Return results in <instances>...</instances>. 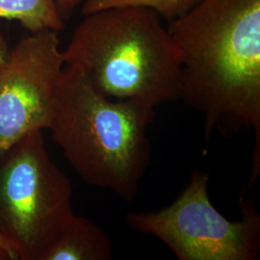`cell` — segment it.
<instances>
[{
    "mask_svg": "<svg viewBox=\"0 0 260 260\" xmlns=\"http://www.w3.org/2000/svg\"><path fill=\"white\" fill-rule=\"evenodd\" d=\"M112 258V242L103 229L92 221L74 214L41 260Z\"/></svg>",
    "mask_w": 260,
    "mask_h": 260,
    "instance_id": "52a82bcc",
    "label": "cell"
},
{
    "mask_svg": "<svg viewBox=\"0 0 260 260\" xmlns=\"http://www.w3.org/2000/svg\"><path fill=\"white\" fill-rule=\"evenodd\" d=\"M0 19L17 20L31 33L65 28L56 0H0Z\"/></svg>",
    "mask_w": 260,
    "mask_h": 260,
    "instance_id": "ba28073f",
    "label": "cell"
},
{
    "mask_svg": "<svg viewBox=\"0 0 260 260\" xmlns=\"http://www.w3.org/2000/svg\"><path fill=\"white\" fill-rule=\"evenodd\" d=\"M58 32L21 38L0 71V159L18 141L48 129L63 66Z\"/></svg>",
    "mask_w": 260,
    "mask_h": 260,
    "instance_id": "8992f818",
    "label": "cell"
},
{
    "mask_svg": "<svg viewBox=\"0 0 260 260\" xmlns=\"http://www.w3.org/2000/svg\"><path fill=\"white\" fill-rule=\"evenodd\" d=\"M10 48L6 39L3 33L0 31V71L6 64L8 56H9Z\"/></svg>",
    "mask_w": 260,
    "mask_h": 260,
    "instance_id": "8fae6325",
    "label": "cell"
},
{
    "mask_svg": "<svg viewBox=\"0 0 260 260\" xmlns=\"http://www.w3.org/2000/svg\"><path fill=\"white\" fill-rule=\"evenodd\" d=\"M200 1L201 0H85L81 12L86 16L114 6L135 5L153 10L160 18L172 21L185 15Z\"/></svg>",
    "mask_w": 260,
    "mask_h": 260,
    "instance_id": "9c48e42d",
    "label": "cell"
},
{
    "mask_svg": "<svg viewBox=\"0 0 260 260\" xmlns=\"http://www.w3.org/2000/svg\"><path fill=\"white\" fill-rule=\"evenodd\" d=\"M209 175L192 173L177 200L159 211L130 212V229L163 242L179 260H255L260 250V216L253 200L240 201L241 220L232 222L208 195Z\"/></svg>",
    "mask_w": 260,
    "mask_h": 260,
    "instance_id": "5b68a950",
    "label": "cell"
},
{
    "mask_svg": "<svg viewBox=\"0 0 260 260\" xmlns=\"http://www.w3.org/2000/svg\"><path fill=\"white\" fill-rule=\"evenodd\" d=\"M181 64L179 100L214 129L233 135L252 129L250 184L260 173V0H201L170 21Z\"/></svg>",
    "mask_w": 260,
    "mask_h": 260,
    "instance_id": "6da1fadb",
    "label": "cell"
},
{
    "mask_svg": "<svg viewBox=\"0 0 260 260\" xmlns=\"http://www.w3.org/2000/svg\"><path fill=\"white\" fill-rule=\"evenodd\" d=\"M154 115L153 107L98 93L67 66L48 129L85 183L111 190L131 203L149 166L147 131Z\"/></svg>",
    "mask_w": 260,
    "mask_h": 260,
    "instance_id": "3957f363",
    "label": "cell"
},
{
    "mask_svg": "<svg viewBox=\"0 0 260 260\" xmlns=\"http://www.w3.org/2000/svg\"><path fill=\"white\" fill-rule=\"evenodd\" d=\"M0 260H9L8 255L3 251L0 250Z\"/></svg>",
    "mask_w": 260,
    "mask_h": 260,
    "instance_id": "4fadbf2b",
    "label": "cell"
},
{
    "mask_svg": "<svg viewBox=\"0 0 260 260\" xmlns=\"http://www.w3.org/2000/svg\"><path fill=\"white\" fill-rule=\"evenodd\" d=\"M0 250L4 251L8 255L9 260H19L18 254L14 250V248L10 245L9 242L7 241L1 234H0Z\"/></svg>",
    "mask_w": 260,
    "mask_h": 260,
    "instance_id": "7c38bea8",
    "label": "cell"
},
{
    "mask_svg": "<svg viewBox=\"0 0 260 260\" xmlns=\"http://www.w3.org/2000/svg\"><path fill=\"white\" fill-rule=\"evenodd\" d=\"M82 2V0H56L58 9L61 13L63 19H69L72 17L75 8Z\"/></svg>",
    "mask_w": 260,
    "mask_h": 260,
    "instance_id": "30bf717a",
    "label": "cell"
},
{
    "mask_svg": "<svg viewBox=\"0 0 260 260\" xmlns=\"http://www.w3.org/2000/svg\"><path fill=\"white\" fill-rule=\"evenodd\" d=\"M73 186L47 152L42 131L0 159V234L19 260H41L69 219Z\"/></svg>",
    "mask_w": 260,
    "mask_h": 260,
    "instance_id": "277c9868",
    "label": "cell"
},
{
    "mask_svg": "<svg viewBox=\"0 0 260 260\" xmlns=\"http://www.w3.org/2000/svg\"><path fill=\"white\" fill-rule=\"evenodd\" d=\"M63 57L108 99L153 108L179 100L177 47L161 18L147 7L120 5L86 15Z\"/></svg>",
    "mask_w": 260,
    "mask_h": 260,
    "instance_id": "7a4b0ae2",
    "label": "cell"
}]
</instances>
